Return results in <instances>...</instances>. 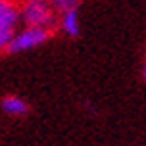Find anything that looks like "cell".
Masks as SVG:
<instances>
[{
    "instance_id": "obj_2",
    "label": "cell",
    "mask_w": 146,
    "mask_h": 146,
    "mask_svg": "<svg viewBox=\"0 0 146 146\" xmlns=\"http://www.w3.org/2000/svg\"><path fill=\"white\" fill-rule=\"evenodd\" d=\"M52 36V29H44V27H31V25H25V27H19L15 31L12 42L8 46V52H14V54H19V52H29L35 50L38 46H42L50 40Z\"/></svg>"
},
{
    "instance_id": "obj_3",
    "label": "cell",
    "mask_w": 146,
    "mask_h": 146,
    "mask_svg": "<svg viewBox=\"0 0 146 146\" xmlns=\"http://www.w3.org/2000/svg\"><path fill=\"white\" fill-rule=\"evenodd\" d=\"M19 25V4L15 0H0V50H8Z\"/></svg>"
},
{
    "instance_id": "obj_5",
    "label": "cell",
    "mask_w": 146,
    "mask_h": 146,
    "mask_svg": "<svg viewBox=\"0 0 146 146\" xmlns=\"http://www.w3.org/2000/svg\"><path fill=\"white\" fill-rule=\"evenodd\" d=\"M0 108L10 117H23V115L29 113V102L25 98H21V96H17V94L4 96L2 102H0Z\"/></svg>"
},
{
    "instance_id": "obj_6",
    "label": "cell",
    "mask_w": 146,
    "mask_h": 146,
    "mask_svg": "<svg viewBox=\"0 0 146 146\" xmlns=\"http://www.w3.org/2000/svg\"><path fill=\"white\" fill-rule=\"evenodd\" d=\"M81 0H50V4L58 12H62V10H67V8H75L77 4H79Z\"/></svg>"
},
{
    "instance_id": "obj_4",
    "label": "cell",
    "mask_w": 146,
    "mask_h": 146,
    "mask_svg": "<svg viewBox=\"0 0 146 146\" xmlns=\"http://www.w3.org/2000/svg\"><path fill=\"white\" fill-rule=\"evenodd\" d=\"M56 23H58L60 31H62L66 36H69V38H75V36L81 35V15H79L77 6L62 10Z\"/></svg>"
},
{
    "instance_id": "obj_1",
    "label": "cell",
    "mask_w": 146,
    "mask_h": 146,
    "mask_svg": "<svg viewBox=\"0 0 146 146\" xmlns=\"http://www.w3.org/2000/svg\"><path fill=\"white\" fill-rule=\"evenodd\" d=\"M19 17L21 25L52 29L58 21V10L50 4V0H21Z\"/></svg>"
},
{
    "instance_id": "obj_7",
    "label": "cell",
    "mask_w": 146,
    "mask_h": 146,
    "mask_svg": "<svg viewBox=\"0 0 146 146\" xmlns=\"http://www.w3.org/2000/svg\"><path fill=\"white\" fill-rule=\"evenodd\" d=\"M142 79L146 83V60H144V64H142Z\"/></svg>"
}]
</instances>
